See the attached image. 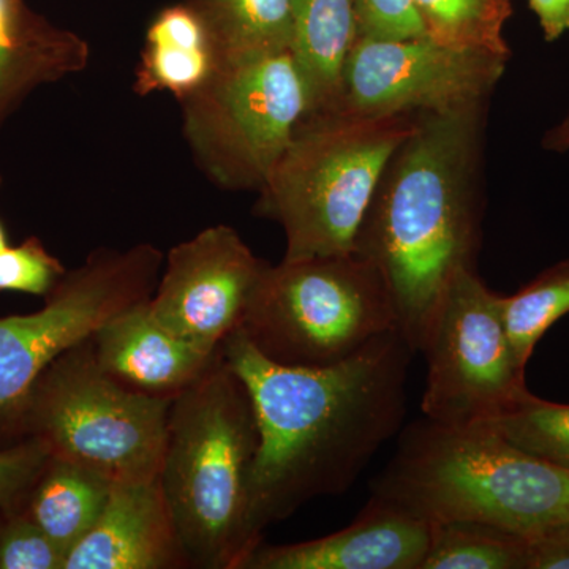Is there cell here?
Segmentation results:
<instances>
[{
    "mask_svg": "<svg viewBox=\"0 0 569 569\" xmlns=\"http://www.w3.org/2000/svg\"><path fill=\"white\" fill-rule=\"evenodd\" d=\"M220 350L257 411L260 445L247 518L257 549L269 527L309 501L347 492L399 432L415 351L399 329L340 365L318 369L269 361L239 329Z\"/></svg>",
    "mask_w": 569,
    "mask_h": 569,
    "instance_id": "6da1fadb",
    "label": "cell"
},
{
    "mask_svg": "<svg viewBox=\"0 0 569 569\" xmlns=\"http://www.w3.org/2000/svg\"><path fill=\"white\" fill-rule=\"evenodd\" d=\"M488 104L418 116L356 238L355 252L387 280L400 335L415 353L449 283L462 269H477Z\"/></svg>",
    "mask_w": 569,
    "mask_h": 569,
    "instance_id": "7a4b0ae2",
    "label": "cell"
},
{
    "mask_svg": "<svg viewBox=\"0 0 569 569\" xmlns=\"http://www.w3.org/2000/svg\"><path fill=\"white\" fill-rule=\"evenodd\" d=\"M258 445L252 396L220 350L171 402L157 477L190 568L241 569L253 552L247 518Z\"/></svg>",
    "mask_w": 569,
    "mask_h": 569,
    "instance_id": "3957f363",
    "label": "cell"
},
{
    "mask_svg": "<svg viewBox=\"0 0 569 569\" xmlns=\"http://www.w3.org/2000/svg\"><path fill=\"white\" fill-rule=\"evenodd\" d=\"M372 493L429 523L467 520L523 538L569 526V471L482 425L411 422Z\"/></svg>",
    "mask_w": 569,
    "mask_h": 569,
    "instance_id": "277c9868",
    "label": "cell"
},
{
    "mask_svg": "<svg viewBox=\"0 0 569 569\" xmlns=\"http://www.w3.org/2000/svg\"><path fill=\"white\" fill-rule=\"evenodd\" d=\"M418 116L307 112L254 208L282 227L284 260L355 252L381 174Z\"/></svg>",
    "mask_w": 569,
    "mask_h": 569,
    "instance_id": "5b68a950",
    "label": "cell"
},
{
    "mask_svg": "<svg viewBox=\"0 0 569 569\" xmlns=\"http://www.w3.org/2000/svg\"><path fill=\"white\" fill-rule=\"evenodd\" d=\"M399 329L387 280L351 252L266 264L239 331L276 365L329 367Z\"/></svg>",
    "mask_w": 569,
    "mask_h": 569,
    "instance_id": "8992f818",
    "label": "cell"
},
{
    "mask_svg": "<svg viewBox=\"0 0 569 569\" xmlns=\"http://www.w3.org/2000/svg\"><path fill=\"white\" fill-rule=\"evenodd\" d=\"M173 400L123 387L97 361L92 337L63 353L33 385L20 432L52 458L111 482L159 477Z\"/></svg>",
    "mask_w": 569,
    "mask_h": 569,
    "instance_id": "52a82bcc",
    "label": "cell"
},
{
    "mask_svg": "<svg viewBox=\"0 0 569 569\" xmlns=\"http://www.w3.org/2000/svg\"><path fill=\"white\" fill-rule=\"evenodd\" d=\"M183 137L198 167L227 190H260L310 110L291 52L219 63L182 100Z\"/></svg>",
    "mask_w": 569,
    "mask_h": 569,
    "instance_id": "ba28073f",
    "label": "cell"
},
{
    "mask_svg": "<svg viewBox=\"0 0 569 569\" xmlns=\"http://www.w3.org/2000/svg\"><path fill=\"white\" fill-rule=\"evenodd\" d=\"M163 263L152 244L99 249L66 272L40 310L0 318V436L20 432L33 385L56 359L151 299Z\"/></svg>",
    "mask_w": 569,
    "mask_h": 569,
    "instance_id": "9c48e42d",
    "label": "cell"
},
{
    "mask_svg": "<svg viewBox=\"0 0 569 569\" xmlns=\"http://www.w3.org/2000/svg\"><path fill=\"white\" fill-rule=\"evenodd\" d=\"M421 353L422 415L437 425H486L530 392L505 326L501 295L477 269H462L449 283Z\"/></svg>",
    "mask_w": 569,
    "mask_h": 569,
    "instance_id": "30bf717a",
    "label": "cell"
},
{
    "mask_svg": "<svg viewBox=\"0 0 569 569\" xmlns=\"http://www.w3.org/2000/svg\"><path fill=\"white\" fill-rule=\"evenodd\" d=\"M509 58L441 47L426 36L358 39L329 110L348 114H422L489 103Z\"/></svg>",
    "mask_w": 569,
    "mask_h": 569,
    "instance_id": "8fae6325",
    "label": "cell"
},
{
    "mask_svg": "<svg viewBox=\"0 0 569 569\" xmlns=\"http://www.w3.org/2000/svg\"><path fill=\"white\" fill-rule=\"evenodd\" d=\"M266 264L234 228H206L168 252L149 312L171 335L217 350L241 328Z\"/></svg>",
    "mask_w": 569,
    "mask_h": 569,
    "instance_id": "7c38bea8",
    "label": "cell"
},
{
    "mask_svg": "<svg viewBox=\"0 0 569 569\" xmlns=\"http://www.w3.org/2000/svg\"><path fill=\"white\" fill-rule=\"evenodd\" d=\"M430 523L372 493L346 529L295 545L261 542L241 569H421Z\"/></svg>",
    "mask_w": 569,
    "mask_h": 569,
    "instance_id": "4fadbf2b",
    "label": "cell"
},
{
    "mask_svg": "<svg viewBox=\"0 0 569 569\" xmlns=\"http://www.w3.org/2000/svg\"><path fill=\"white\" fill-rule=\"evenodd\" d=\"M190 568L159 478L114 482L92 530L63 569Z\"/></svg>",
    "mask_w": 569,
    "mask_h": 569,
    "instance_id": "5bb4252c",
    "label": "cell"
},
{
    "mask_svg": "<svg viewBox=\"0 0 569 569\" xmlns=\"http://www.w3.org/2000/svg\"><path fill=\"white\" fill-rule=\"evenodd\" d=\"M104 372L133 389L173 400L211 369L220 348L197 346L153 320L148 301L119 313L92 336Z\"/></svg>",
    "mask_w": 569,
    "mask_h": 569,
    "instance_id": "9a60e30c",
    "label": "cell"
},
{
    "mask_svg": "<svg viewBox=\"0 0 569 569\" xmlns=\"http://www.w3.org/2000/svg\"><path fill=\"white\" fill-rule=\"evenodd\" d=\"M219 67L203 20L186 2L153 18L138 63L134 92L173 93L179 102L203 88Z\"/></svg>",
    "mask_w": 569,
    "mask_h": 569,
    "instance_id": "2e32d148",
    "label": "cell"
},
{
    "mask_svg": "<svg viewBox=\"0 0 569 569\" xmlns=\"http://www.w3.org/2000/svg\"><path fill=\"white\" fill-rule=\"evenodd\" d=\"M355 41V0H293L291 54L309 88V112L335 104Z\"/></svg>",
    "mask_w": 569,
    "mask_h": 569,
    "instance_id": "e0dca14e",
    "label": "cell"
},
{
    "mask_svg": "<svg viewBox=\"0 0 569 569\" xmlns=\"http://www.w3.org/2000/svg\"><path fill=\"white\" fill-rule=\"evenodd\" d=\"M112 485L89 468L50 456L21 511L69 556L96 526Z\"/></svg>",
    "mask_w": 569,
    "mask_h": 569,
    "instance_id": "ac0fdd59",
    "label": "cell"
},
{
    "mask_svg": "<svg viewBox=\"0 0 569 569\" xmlns=\"http://www.w3.org/2000/svg\"><path fill=\"white\" fill-rule=\"evenodd\" d=\"M203 20L219 63L291 52L293 0H183Z\"/></svg>",
    "mask_w": 569,
    "mask_h": 569,
    "instance_id": "d6986e66",
    "label": "cell"
},
{
    "mask_svg": "<svg viewBox=\"0 0 569 569\" xmlns=\"http://www.w3.org/2000/svg\"><path fill=\"white\" fill-rule=\"evenodd\" d=\"M427 39L459 51L511 58L505 26L511 0H413Z\"/></svg>",
    "mask_w": 569,
    "mask_h": 569,
    "instance_id": "ffe728a7",
    "label": "cell"
},
{
    "mask_svg": "<svg viewBox=\"0 0 569 569\" xmlns=\"http://www.w3.org/2000/svg\"><path fill=\"white\" fill-rule=\"evenodd\" d=\"M421 569H527V538L467 520L430 523Z\"/></svg>",
    "mask_w": 569,
    "mask_h": 569,
    "instance_id": "44dd1931",
    "label": "cell"
},
{
    "mask_svg": "<svg viewBox=\"0 0 569 569\" xmlns=\"http://www.w3.org/2000/svg\"><path fill=\"white\" fill-rule=\"evenodd\" d=\"M501 313L516 356L527 367L550 326L569 313V258L545 269L518 293L501 295Z\"/></svg>",
    "mask_w": 569,
    "mask_h": 569,
    "instance_id": "7402d4cb",
    "label": "cell"
},
{
    "mask_svg": "<svg viewBox=\"0 0 569 569\" xmlns=\"http://www.w3.org/2000/svg\"><path fill=\"white\" fill-rule=\"evenodd\" d=\"M482 426L535 458L569 471V406L529 392Z\"/></svg>",
    "mask_w": 569,
    "mask_h": 569,
    "instance_id": "603a6c76",
    "label": "cell"
},
{
    "mask_svg": "<svg viewBox=\"0 0 569 569\" xmlns=\"http://www.w3.org/2000/svg\"><path fill=\"white\" fill-rule=\"evenodd\" d=\"M91 51H18L0 47V123L41 84L88 67Z\"/></svg>",
    "mask_w": 569,
    "mask_h": 569,
    "instance_id": "cb8c5ba5",
    "label": "cell"
},
{
    "mask_svg": "<svg viewBox=\"0 0 569 569\" xmlns=\"http://www.w3.org/2000/svg\"><path fill=\"white\" fill-rule=\"evenodd\" d=\"M0 47L18 51H89L77 33L56 28L24 0H0Z\"/></svg>",
    "mask_w": 569,
    "mask_h": 569,
    "instance_id": "d4e9b609",
    "label": "cell"
},
{
    "mask_svg": "<svg viewBox=\"0 0 569 569\" xmlns=\"http://www.w3.org/2000/svg\"><path fill=\"white\" fill-rule=\"evenodd\" d=\"M67 552L21 509L2 512L0 569H63Z\"/></svg>",
    "mask_w": 569,
    "mask_h": 569,
    "instance_id": "484cf974",
    "label": "cell"
},
{
    "mask_svg": "<svg viewBox=\"0 0 569 569\" xmlns=\"http://www.w3.org/2000/svg\"><path fill=\"white\" fill-rule=\"evenodd\" d=\"M66 266L37 236L0 252V291L47 296L66 276Z\"/></svg>",
    "mask_w": 569,
    "mask_h": 569,
    "instance_id": "4316f807",
    "label": "cell"
},
{
    "mask_svg": "<svg viewBox=\"0 0 569 569\" xmlns=\"http://www.w3.org/2000/svg\"><path fill=\"white\" fill-rule=\"evenodd\" d=\"M50 459V451L37 438L0 449V511H18Z\"/></svg>",
    "mask_w": 569,
    "mask_h": 569,
    "instance_id": "83f0119b",
    "label": "cell"
},
{
    "mask_svg": "<svg viewBox=\"0 0 569 569\" xmlns=\"http://www.w3.org/2000/svg\"><path fill=\"white\" fill-rule=\"evenodd\" d=\"M356 40L425 36L413 0H355Z\"/></svg>",
    "mask_w": 569,
    "mask_h": 569,
    "instance_id": "f1b7e54d",
    "label": "cell"
},
{
    "mask_svg": "<svg viewBox=\"0 0 569 569\" xmlns=\"http://www.w3.org/2000/svg\"><path fill=\"white\" fill-rule=\"evenodd\" d=\"M527 569H569V526H556L527 538Z\"/></svg>",
    "mask_w": 569,
    "mask_h": 569,
    "instance_id": "f546056e",
    "label": "cell"
},
{
    "mask_svg": "<svg viewBox=\"0 0 569 569\" xmlns=\"http://www.w3.org/2000/svg\"><path fill=\"white\" fill-rule=\"evenodd\" d=\"M529 6L546 41L552 43L569 32V0H529Z\"/></svg>",
    "mask_w": 569,
    "mask_h": 569,
    "instance_id": "4dcf8cb0",
    "label": "cell"
},
{
    "mask_svg": "<svg viewBox=\"0 0 569 569\" xmlns=\"http://www.w3.org/2000/svg\"><path fill=\"white\" fill-rule=\"evenodd\" d=\"M541 146L549 152H569V108L561 116L560 121L550 127L548 132L545 133Z\"/></svg>",
    "mask_w": 569,
    "mask_h": 569,
    "instance_id": "1f68e13d",
    "label": "cell"
},
{
    "mask_svg": "<svg viewBox=\"0 0 569 569\" xmlns=\"http://www.w3.org/2000/svg\"><path fill=\"white\" fill-rule=\"evenodd\" d=\"M9 239H7L6 228H3L2 222H0V252L6 250L9 247Z\"/></svg>",
    "mask_w": 569,
    "mask_h": 569,
    "instance_id": "d6a6232c",
    "label": "cell"
},
{
    "mask_svg": "<svg viewBox=\"0 0 569 569\" xmlns=\"http://www.w3.org/2000/svg\"><path fill=\"white\" fill-rule=\"evenodd\" d=\"M0 187H2V174H0Z\"/></svg>",
    "mask_w": 569,
    "mask_h": 569,
    "instance_id": "836d02e7",
    "label": "cell"
}]
</instances>
